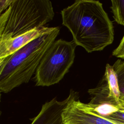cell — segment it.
I'll list each match as a JSON object with an SVG mask.
<instances>
[{
    "instance_id": "obj_1",
    "label": "cell",
    "mask_w": 124,
    "mask_h": 124,
    "mask_svg": "<svg viewBox=\"0 0 124 124\" xmlns=\"http://www.w3.org/2000/svg\"><path fill=\"white\" fill-rule=\"evenodd\" d=\"M73 41L88 53L103 50L114 40L112 23L99 1L77 0L61 11Z\"/></svg>"
},
{
    "instance_id": "obj_2",
    "label": "cell",
    "mask_w": 124,
    "mask_h": 124,
    "mask_svg": "<svg viewBox=\"0 0 124 124\" xmlns=\"http://www.w3.org/2000/svg\"><path fill=\"white\" fill-rule=\"evenodd\" d=\"M59 32V28L54 27L11 55L0 59V92L8 93L30 81Z\"/></svg>"
},
{
    "instance_id": "obj_3",
    "label": "cell",
    "mask_w": 124,
    "mask_h": 124,
    "mask_svg": "<svg viewBox=\"0 0 124 124\" xmlns=\"http://www.w3.org/2000/svg\"><path fill=\"white\" fill-rule=\"evenodd\" d=\"M54 15L49 0H13L0 16V39L15 37L45 27Z\"/></svg>"
},
{
    "instance_id": "obj_4",
    "label": "cell",
    "mask_w": 124,
    "mask_h": 124,
    "mask_svg": "<svg viewBox=\"0 0 124 124\" xmlns=\"http://www.w3.org/2000/svg\"><path fill=\"white\" fill-rule=\"evenodd\" d=\"M77 45L73 41H55L43 56L35 73L37 86H49L59 83L74 63Z\"/></svg>"
},
{
    "instance_id": "obj_5",
    "label": "cell",
    "mask_w": 124,
    "mask_h": 124,
    "mask_svg": "<svg viewBox=\"0 0 124 124\" xmlns=\"http://www.w3.org/2000/svg\"><path fill=\"white\" fill-rule=\"evenodd\" d=\"M90 103H110L120 107V91L116 74L112 65L107 63L104 76L97 86L88 90Z\"/></svg>"
},
{
    "instance_id": "obj_6",
    "label": "cell",
    "mask_w": 124,
    "mask_h": 124,
    "mask_svg": "<svg viewBox=\"0 0 124 124\" xmlns=\"http://www.w3.org/2000/svg\"><path fill=\"white\" fill-rule=\"evenodd\" d=\"M78 98L73 99L64 109V124H120L90 111Z\"/></svg>"
},
{
    "instance_id": "obj_7",
    "label": "cell",
    "mask_w": 124,
    "mask_h": 124,
    "mask_svg": "<svg viewBox=\"0 0 124 124\" xmlns=\"http://www.w3.org/2000/svg\"><path fill=\"white\" fill-rule=\"evenodd\" d=\"M78 93L70 90L68 96L63 101H58L54 98L43 105L38 114L32 120L31 124H64L62 114L69 103Z\"/></svg>"
},
{
    "instance_id": "obj_8",
    "label": "cell",
    "mask_w": 124,
    "mask_h": 124,
    "mask_svg": "<svg viewBox=\"0 0 124 124\" xmlns=\"http://www.w3.org/2000/svg\"><path fill=\"white\" fill-rule=\"evenodd\" d=\"M54 28L43 27L15 37L0 39V59L11 55L38 37L51 31Z\"/></svg>"
},
{
    "instance_id": "obj_9",
    "label": "cell",
    "mask_w": 124,
    "mask_h": 124,
    "mask_svg": "<svg viewBox=\"0 0 124 124\" xmlns=\"http://www.w3.org/2000/svg\"><path fill=\"white\" fill-rule=\"evenodd\" d=\"M116 74L120 91V107L124 110V61L117 60L112 65Z\"/></svg>"
},
{
    "instance_id": "obj_10",
    "label": "cell",
    "mask_w": 124,
    "mask_h": 124,
    "mask_svg": "<svg viewBox=\"0 0 124 124\" xmlns=\"http://www.w3.org/2000/svg\"><path fill=\"white\" fill-rule=\"evenodd\" d=\"M110 7L113 17L117 24L124 26V0H111Z\"/></svg>"
},
{
    "instance_id": "obj_11",
    "label": "cell",
    "mask_w": 124,
    "mask_h": 124,
    "mask_svg": "<svg viewBox=\"0 0 124 124\" xmlns=\"http://www.w3.org/2000/svg\"><path fill=\"white\" fill-rule=\"evenodd\" d=\"M118 123L124 124V110H119L109 116L106 117Z\"/></svg>"
},
{
    "instance_id": "obj_12",
    "label": "cell",
    "mask_w": 124,
    "mask_h": 124,
    "mask_svg": "<svg viewBox=\"0 0 124 124\" xmlns=\"http://www.w3.org/2000/svg\"><path fill=\"white\" fill-rule=\"evenodd\" d=\"M112 55L118 58L124 59V35L119 45L113 51Z\"/></svg>"
},
{
    "instance_id": "obj_13",
    "label": "cell",
    "mask_w": 124,
    "mask_h": 124,
    "mask_svg": "<svg viewBox=\"0 0 124 124\" xmlns=\"http://www.w3.org/2000/svg\"><path fill=\"white\" fill-rule=\"evenodd\" d=\"M13 0H0V13L1 14L10 5Z\"/></svg>"
},
{
    "instance_id": "obj_14",
    "label": "cell",
    "mask_w": 124,
    "mask_h": 124,
    "mask_svg": "<svg viewBox=\"0 0 124 124\" xmlns=\"http://www.w3.org/2000/svg\"><path fill=\"white\" fill-rule=\"evenodd\" d=\"M119 124H120V123H119Z\"/></svg>"
}]
</instances>
